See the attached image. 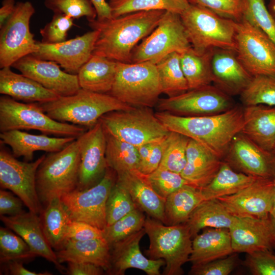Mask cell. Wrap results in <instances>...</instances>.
Returning a JSON list of instances; mask_svg holds the SVG:
<instances>
[{
  "label": "cell",
  "instance_id": "6da1fadb",
  "mask_svg": "<svg viewBox=\"0 0 275 275\" xmlns=\"http://www.w3.org/2000/svg\"><path fill=\"white\" fill-rule=\"evenodd\" d=\"M155 114L169 131L197 141L222 160L243 126V106L240 105L222 113L204 116L183 117L163 111Z\"/></svg>",
  "mask_w": 275,
  "mask_h": 275
},
{
  "label": "cell",
  "instance_id": "7a4b0ae2",
  "mask_svg": "<svg viewBox=\"0 0 275 275\" xmlns=\"http://www.w3.org/2000/svg\"><path fill=\"white\" fill-rule=\"evenodd\" d=\"M165 12L140 11L103 21L96 19L89 21L90 27L99 32L92 54L130 63L133 49L154 30Z\"/></svg>",
  "mask_w": 275,
  "mask_h": 275
},
{
  "label": "cell",
  "instance_id": "3957f363",
  "mask_svg": "<svg viewBox=\"0 0 275 275\" xmlns=\"http://www.w3.org/2000/svg\"><path fill=\"white\" fill-rule=\"evenodd\" d=\"M38 103L55 120L88 128L94 126L106 113L134 107L109 94L95 93L81 88L73 95L60 96L50 101Z\"/></svg>",
  "mask_w": 275,
  "mask_h": 275
},
{
  "label": "cell",
  "instance_id": "277c9868",
  "mask_svg": "<svg viewBox=\"0 0 275 275\" xmlns=\"http://www.w3.org/2000/svg\"><path fill=\"white\" fill-rule=\"evenodd\" d=\"M80 161L77 139L60 151L46 155L36 176L37 194L42 205L45 206L51 200L61 198L76 189Z\"/></svg>",
  "mask_w": 275,
  "mask_h": 275
},
{
  "label": "cell",
  "instance_id": "5b68a950",
  "mask_svg": "<svg viewBox=\"0 0 275 275\" xmlns=\"http://www.w3.org/2000/svg\"><path fill=\"white\" fill-rule=\"evenodd\" d=\"M144 229L150 241L146 254L150 259L164 260L162 274H183L182 267L189 261L192 251V237L186 223L167 225L147 217Z\"/></svg>",
  "mask_w": 275,
  "mask_h": 275
},
{
  "label": "cell",
  "instance_id": "8992f818",
  "mask_svg": "<svg viewBox=\"0 0 275 275\" xmlns=\"http://www.w3.org/2000/svg\"><path fill=\"white\" fill-rule=\"evenodd\" d=\"M180 16L196 52L201 53L212 48L235 50L236 21L191 4Z\"/></svg>",
  "mask_w": 275,
  "mask_h": 275
},
{
  "label": "cell",
  "instance_id": "52a82bcc",
  "mask_svg": "<svg viewBox=\"0 0 275 275\" xmlns=\"http://www.w3.org/2000/svg\"><path fill=\"white\" fill-rule=\"evenodd\" d=\"M161 93L156 64L117 62L109 94L130 106L150 108L156 105Z\"/></svg>",
  "mask_w": 275,
  "mask_h": 275
},
{
  "label": "cell",
  "instance_id": "ba28073f",
  "mask_svg": "<svg viewBox=\"0 0 275 275\" xmlns=\"http://www.w3.org/2000/svg\"><path fill=\"white\" fill-rule=\"evenodd\" d=\"M13 130H35L47 135L76 139L85 128L50 118L37 102H21L6 95L0 97L1 132Z\"/></svg>",
  "mask_w": 275,
  "mask_h": 275
},
{
  "label": "cell",
  "instance_id": "9c48e42d",
  "mask_svg": "<svg viewBox=\"0 0 275 275\" xmlns=\"http://www.w3.org/2000/svg\"><path fill=\"white\" fill-rule=\"evenodd\" d=\"M99 120L106 132L136 147L159 141L170 132L149 107L111 112Z\"/></svg>",
  "mask_w": 275,
  "mask_h": 275
},
{
  "label": "cell",
  "instance_id": "30bf717a",
  "mask_svg": "<svg viewBox=\"0 0 275 275\" xmlns=\"http://www.w3.org/2000/svg\"><path fill=\"white\" fill-rule=\"evenodd\" d=\"M191 47L180 14L166 11L154 30L133 49L130 63L156 64L167 55Z\"/></svg>",
  "mask_w": 275,
  "mask_h": 275
},
{
  "label": "cell",
  "instance_id": "8fae6325",
  "mask_svg": "<svg viewBox=\"0 0 275 275\" xmlns=\"http://www.w3.org/2000/svg\"><path fill=\"white\" fill-rule=\"evenodd\" d=\"M235 52L253 76L275 77V43L264 32L244 18L236 21Z\"/></svg>",
  "mask_w": 275,
  "mask_h": 275
},
{
  "label": "cell",
  "instance_id": "7c38bea8",
  "mask_svg": "<svg viewBox=\"0 0 275 275\" xmlns=\"http://www.w3.org/2000/svg\"><path fill=\"white\" fill-rule=\"evenodd\" d=\"M35 12L29 1L16 3L12 15L1 27L0 67H11L17 61L37 49V42L30 29Z\"/></svg>",
  "mask_w": 275,
  "mask_h": 275
},
{
  "label": "cell",
  "instance_id": "4fadbf2b",
  "mask_svg": "<svg viewBox=\"0 0 275 275\" xmlns=\"http://www.w3.org/2000/svg\"><path fill=\"white\" fill-rule=\"evenodd\" d=\"M115 174L108 167L95 185L85 190L75 189L61 198L72 220L84 222L102 230L106 227V202L117 180Z\"/></svg>",
  "mask_w": 275,
  "mask_h": 275
},
{
  "label": "cell",
  "instance_id": "5bb4252c",
  "mask_svg": "<svg viewBox=\"0 0 275 275\" xmlns=\"http://www.w3.org/2000/svg\"><path fill=\"white\" fill-rule=\"evenodd\" d=\"M4 145L1 143V187L17 195L29 211L40 214L43 207L37 194L36 176L46 155H42L33 162L21 161L6 150Z\"/></svg>",
  "mask_w": 275,
  "mask_h": 275
},
{
  "label": "cell",
  "instance_id": "9a60e30c",
  "mask_svg": "<svg viewBox=\"0 0 275 275\" xmlns=\"http://www.w3.org/2000/svg\"><path fill=\"white\" fill-rule=\"evenodd\" d=\"M236 105L232 97L210 85L188 90L176 96L159 99L156 106L159 111L194 117L222 113Z\"/></svg>",
  "mask_w": 275,
  "mask_h": 275
},
{
  "label": "cell",
  "instance_id": "2e32d148",
  "mask_svg": "<svg viewBox=\"0 0 275 275\" xmlns=\"http://www.w3.org/2000/svg\"><path fill=\"white\" fill-rule=\"evenodd\" d=\"M274 198V178H257L238 193L217 199L234 217L265 218L270 215Z\"/></svg>",
  "mask_w": 275,
  "mask_h": 275
},
{
  "label": "cell",
  "instance_id": "e0dca14e",
  "mask_svg": "<svg viewBox=\"0 0 275 275\" xmlns=\"http://www.w3.org/2000/svg\"><path fill=\"white\" fill-rule=\"evenodd\" d=\"M80 151L79 178L76 189L89 188L98 183L108 168L105 131L99 120L77 138Z\"/></svg>",
  "mask_w": 275,
  "mask_h": 275
},
{
  "label": "cell",
  "instance_id": "ac0fdd59",
  "mask_svg": "<svg viewBox=\"0 0 275 275\" xmlns=\"http://www.w3.org/2000/svg\"><path fill=\"white\" fill-rule=\"evenodd\" d=\"M223 161L235 171L256 178H274L275 155L242 132L232 140Z\"/></svg>",
  "mask_w": 275,
  "mask_h": 275
},
{
  "label": "cell",
  "instance_id": "d6986e66",
  "mask_svg": "<svg viewBox=\"0 0 275 275\" xmlns=\"http://www.w3.org/2000/svg\"><path fill=\"white\" fill-rule=\"evenodd\" d=\"M99 32L96 30L54 44L37 42L33 54L37 58L56 62L69 73L77 74L92 55Z\"/></svg>",
  "mask_w": 275,
  "mask_h": 275
},
{
  "label": "cell",
  "instance_id": "ffe728a7",
  "mask_svg": "<svg viewBox=\"0 0 275 275\" xmlns=\"http://www.w3.org/2000/svg\"><path fill=\"white\" fill-rule=\"evenodd\" d=\"M11 67L59 96L73 95L81 88L77 75L62 70L56 62L37 58L32 54L21 58Z\"/></svg>",
  "mask_w": 275,
  "mask_h": 275
},
{
  "label": "cell",
  "instance_id": "44dd1931",
  "mask_svg": "<svg viewBox=\"0 0 275 275\" xmlns=\"http://www.w3.org/2000/svg\"><path fill=\"white\" fill-rule=\"evenodd\" d=\"M229 231L234 253L275 250V221L271 214L265 218L235 217Z\"/></svg>",
  "mask_w": 275,
  "mask_h": 275
},
{
  "label": "cell",
  "instance_id": "7402d4cb",
  "mask_svg": "<svg viewBox=\"0 0 275 275\" xmlns=\"http://www.w3.org/2000/svg\"><path fill=\"white\" fill-rule=\"evenodd\" d=\"M144 229L111 245V274L123 275L129 268L142 270L148 275H159L160 268L165 265L162 259L147 258L142 253L140 242Z\"/></svg>",
  "mask_w": 275,
  "mask_h": 275
},
{
  "label": "cell",
  "instance_id": "603a6c76",
  "mask_svg": "<svg viewBox=\"0 0 275 275\" xmlns=\"http://www.w3.org/2000/svg\"><path fill=\"white\" fill-rule=\"evenodd\" d=\"M211 70L213 85L231 97L239 96L253 77L240 62L234 50L215 48Z\"/></svg>",
  "mask_w": 275,
  "mask_h": 275
},
{
  "label": "cell",
  "instance_id": "cb8c5ba5",
  "mask_svg": "<svg viewBox=\"0 0 275 275\" xmlns=\"http://www.w3.org/2000/svg\"><path fill=\"white\" fill-rule=\"evenodd\" d=\"M1 221L19 235L37 256L44 258L62 272L66 270L58 261L56 252L48 242L42 228L40 217L29 211L15 216L1 215Z\"/></svg>",
  "mask_w": 275,
  "mask_h": 275
},
{
  "label": "cell",
  "instance_id": "d4e9b609",
  "mask_svg": "<svg viewBox=\"0 0 275 275\" xmlns=\"http://www.w3.org/2000/svg\"><path fill=\"white\" fill-rule=\"evenodd\" d=\"M0 139L1 144L11 147L15 157L22 156L26 161L32 160L36 151L58 152L76 139L73 137H50L43 133L36 135L20 130L1 132Z\"/></svg>",
  "mask_w": 275,
  "mask_h": 275
},
{
  "label": "cell",
  "instance_id": "484cf974",
  "mask_svg": "<svg viewBox=\"0 0 275 275\" xmlns=\"http://www.w3.org/2000/svg\"><path fill=\"white\" fill-rule=\"evenodd\" d=\"M116 175L117 181L128 190L138 207L149 216L164 223L166 199L155 191L147 175L139 170Z\"/></svg>",
  "mask_w": 275,
  "mask_h": 275
},
{
  "label": "cell",
  "instance_id": "4316f807",
  "mask_svg": "<svg viewBox=\"0 0 275 275\" xmlns=\"http://www.w3.org/2000/svg\"><path fill=\"white\" fill-rule=\"evenodd\" d=\"M222 162L202 145L190 139L186 149V163L180 174L190 184L201 189L213 179Z\"/></svg>",
  "mask_w": 275,
  "mask_h": 275
},
{
  "label": "cell",
  "instance_id": "83f0119b",
  "mask_svg": "<svg viewBox=\"0 0 275 275\" xmlns=\"http://www.w3.org/2000/svg\"><path fill=\"white\" fill-rule=\"evenodd\" d=\"M241 132L262 148L273 153L275 106L258 104L243 106V126Z\"/></svg>",
  "mask_w": 275,
  "mask_h": 275
},
{
  "label": "cell",
  "instance_id": "f1b7e54d",
  "mask_svg": "<svg viewBox=\"0 0 275 275\" xmlns=\"http://www.w3.org/2000/svg\"><path fill=\"white\" fill-rule=\"evenodd\" d=\"M11 67H4L0 70L1 94L25 103L46 102L60 97L33 79L13 72Z\"/></svg>",
  "mask_w": 275,
  "mask_h": 275
},
{
  "label": "cell",
  "instance_id": "f546056e",
  "mask_svg": "<svg viewBox=\"0 0 275 275\" xmlns=\"http://www.w3.org/2000/svg\"><path fill=\"white\" fill-rule=\"evenodd\" d=\"M59 262H88L111 269V246L104 238L84 241L67 239L63 248L56 251Z\"/></svg>",
  "mask_w": 275,
  "mask_h": 275
},
{
  "label": "cell",
  "instance_id": "4dcf8cb0",
  "mask_svg": "<svg viewBox=\"0 0 275 275\" xmlns=\"http://www.w3.org/2000/svg\"><path fill=\"white\" fill-rule=\"evenodd\" d=\"M233 253L229 229L208 228L193 238L189 261L200 265Z\"/></svg>",
  "mask_w": 275,
  "mask_h": 275
},
{
  "label": "cell",
  "instance_id": "1f68e13d",
  "mask_svg": "<svg viewBox=\"0 0 275 275\" xmlns=\"http://www.w3.org/2000/svg\"><path fill=\"white\" fill-rule=\"evenodd\" d=\"M117 65V61L92 54L77 74L80 88L95 93L109 94L115 81Z\"/></svg>",
  "mask_w": 275,
  "mask_h": 275
},
{
  "label": "cell",
  "instance_id": "d6a6232c",
  "mask_svg": "<svg viewBox=\"0 0 275 275\" xmlns=\"http://www.w3.org/2000/svg\"><path fill=\"white\" fill-rule=\"evenodd\" d=\"M204 201L200 189L189 184L183 186L166 199L163 224L186 223L193 211Z\"/></svg>",
  "mask_w": 275,
  "mask_h": 275
},
{
  "label": "cell",
  "instance_id": "836d02e7",
  "mask_svg": "<svg viewBox=\"0 0 275 275\" xmlns=\"http://www.w3.org/2000/svg\"><path fill=\"white\" fill-rule=\"evenodd\" d=\"M42 228L51 247L61 249L66 241L68 226L72 219L61 198L49 202L40 214Z\"/></svg>",
  "mask_w": 275,
  "mask_h": 275
},
{
  "label": "cell",
  "instance_id": "e575fe53",
  "mask_svg": "<svg viewBox=\"0 0 275 275\" xmlns=\"http://www.w3.org/2000/svg\"><path fill=\"white\" fill-rule=\"evenodd\" d=\"M235 217L229 213L217 199L204 200L193 211L186 223L193 239L200 231L208 228H227Z\"/></svg>",
  "mask_w": 275,
  "mask_h": 275
},
{
  "label": "cell",
  "instance_id": "d590c367",
  "mask_svg": "<svg viewBox=\"0 0 275 275\" xmlns=\"http://www.w3.org/2000/svg\"><path fill=\"white\" fill-rule=\"evenodd\" d=\"M256 177L238 172L223 160L218 172L201 190L204 200L233 195L252 184Z\"/></svg>",
  "mask_w": 275,
  "mask_h": 275
},
{
  "label": "cell",
  "instance_id": "8d00e7d4",
  "mask_svg": "<svg viewBox=\"0 0 275 275\" xmlns=\"http://www.w3.org/2000/svg\"><path fill=\"white\" fill-rule=\"evenodd\" d=\"M214 48L209 49L200 53L191 47L180 53L181 67L189 90L212 84L211 60Z\"/></svg>",
  "mask_w": 275,
  "mask_h": 275
},
{
  "label": "cell",
  "instance_id": "74e56055",
  "mask_svg": "<svg viewBox=\"0 0 275 275\" xmlns=\"http://www.w3.org/2000/svg\"><path fill=\"white\" fill-rule=\"evenodd\" d=\"M180 58V53L174 52L156 64L162 93L168 97L177 96L189 90L181 67Z\"/></svg>",
  "mask_w": 275,
  "mask_h": 275
},
{
  "label": "cell",
  "instance_id": "f35d334b",
  "mask_svg": "<svg viewBox=\"0 0 275 275\" xmlns=\"http://www.w3.org/2000/svg\"><path fill=\"white\" fill-rule=\"evenodd\" d=\"M105 133V156L108 167L114 170L116 174L139 170L140 157L138 147L121 140L106 131Z\"/></svg>",
  "mask_w": 275,
  "mask_h": 275
},
{
  "label": "cell",
  "instance_id": "ab89813d",
  "mask_svg": "<svg viewBox=\"0 0 275 275\" xmlns=\"http://www.w3.org/2000/svg\"><path fill=\"white\" fill-rule=\"evenodd\" d=\"M108 3L113 18L153 10H164L181 14L190 4L188 0H110Z\"/></svg>",
  "mask_w": 275,
  "mask_h": 275
},
{
  "label": "cell",
  "instance_id": "60d3db41",
  "mask_svg": "<svg viewBox=\"0 0 275 275\" xmlns=\"http://www.w3.org/2000/svg\"><path fill=\"white\" fill-rule=\"evenodd\" d=\"M243 106L264 104L275 106V77L269 75L254 76L239 95Z\"/></svg>",
  "mask_w": 275,
  "mask_h": 275
},
{
  "label": "cell",
  "instance_id": "b9f144b4",
  "mask_svg": "<svg viewBox=\"0 0 275 275\" xmlns=\"http://www.w3.org/2000/svg\"><path fill=\"white\" fill-rule=\"evenodd\" d=\"M189 140L181 133L170 131L166 137L158 168L180 174L186 163V149Z\"/></svg>",
  "mask_w": 275,
  "mask_h": 275
},
{
  "label": "cell",
  "instance_id": "7bdbcfd3",
  "mask_svg": "<svg viewBox=\"0 0 275 275\" xmlns=\"http://www.w3.org/2000/svg\"><path fill=\"white\" fill-rule=\"evenodd\" d=\"M12 231L7 227L0 228L1 263L13 260L23 262L36 257L26 242Z\"/></svg>",
  "mask_w": 275,
  "mask_h": 275
},
{
  "label": "cell",
  "instance_id": "ee69618b",
  "mask_svg": "<svg viewBox=\"0 0 275 275\" xmlns=\"http://www.w3.org/2000/svg\"><path fill=\"white\" fill-rule=\"evenodd\" d=\"M136 208L103 230L104 239L112 245L144 228L146 218Z\"/></svg>",
  "mask_w": 275,
  "mask_h": 275
},
{
  "label": "cell",
  "instance_id": "f6af8a7d",
  "mask_svg": "<svg viewBox=\"0 0 275 275\" xmlns=\"http://www.w3.org/2000/svg\"><path fill=\"white\" fill-rule=\"evenodd\" d=\"M242 17L267 34L275 43V20L264 0H241Z\"/></svg>",
  "mask_w": 275,
  "mask_h": 275
},
{
  "label": "cell",
  "instance_id": "bcb514c9",
  "mask_svg": "<svg viewBox=\"0 0 275 275\" xmlns=\"http://www.w3.org/2000/svg\"><path fill=\"white\" fill-rule=\"evenodd\" d=\"M136 208L128 190L116 180L106 202V226L113 224Z\"/></svg>",
  "mask_w": 275,
  "mask_h": 275
},
{
  "label": "cell",
  "instance_id": "7dc6e473",
  "mask_svg": "<svg viewBox=\"0 0 275 275\" xmlns=\"http://www.w3.org/2000/svg\"><path fill=\"white\" fill-rule=\"evenodd\" d=\"M44 4L53 13H62L73 19L86 17L89 22L97 18L90 0H44Z\"/></svg>",
  "mask_w": 275,
  "mask_h": 275
},
{
  "label": "cell",
  "instance_id": "c3c4849f",
  "mask_svg": "<svg viewBox=\"0 0 275 275\" xmlns=\"http://www.w3.org/2000/svg\"><path fill=\"white\" fill-rule=\"evenodd\" d=\"M147 176L155 191L165 199L180 187L189 184L181 174L160 168Z\"/></svg>",
  "mask_w": 275,
  "mask_h": 275
},
{
  "label": "cell",
  "instance_id": "681fc988",
  "mask_svg": "<svg viewBox=\"0 0 275 275\" xmlns=\"http://www.w3.org/2000/svg\"><path fill=\"white\" fill-rule=\"evenodd\" d=\"M74 25L73 19L65 14L54 13L50 22L40 30L41 42L46 44H54L66 40L68 32Z\"/></svg>",
  "mask_w": 275,
  "mask_h": 275
},
{
  "label": "cell",
  "instance_id": "f907efd6",
  "mask_svg": "<svg viewBox=\"0 0 275 275\" xmlns=\"http://www.w3.org/2000/svg\"><path fill=\"white\" fill-rule=\"evenodd\" d=\"M253 275H275V255L263 250L246 254L243 262Z\"/></svg>",
  "mask_w": 275,
  "mask_h": 275
},
{
  "label": "cell",
  "instance_id": "816d5d0a",
  "mask_svg": "<svg viewBox=\"0 0 275 275\" xmlns=\"http://www.w3.org/2000/svg\"><path fill=\"white\" fill-rule=\"evenodd\" d=\"M239 259L236 253L204 264L191 266L189 274L228 275L237 266Z\"/></svg>",
  "mask_w": 275,
  "mask_h": 275
},
{
  "label": "cell",
  "instance_id": "f5cc1de1",
  "mask_svg": "<svg viewBox=\"0 0 275 275\" xmlns=\"http://www.w3.org/2000/svg\"><path fill=\"white\" fill-rule=\"evenodd\" d=\"M223 17L239 21L242 18L241 0H188Z\"/></svg>",
  "mask_w": 275,
  "mask_h": 275
},
{
  "label": "cell",
  "instance_id": "db71d44e",
  "mask_svg": "<svg viewBox=\"0 0 275 275\" xmlns=\"http://www.w3.org/2000/svg\"><path fill=\"white\" fill-rule=\"evenodd\" d=\"M102 238H104L102 230L87 223L77 221H71L66 234L67 240L84 241Z\"/></svg>",
  "mask_w": 275,
  "mask_h": 275
},
{
  "label": "cell",
  "instance_id": "11a10c76",
  "mask_svg": "<svg viewBox=\"0 0 275 275\" xmlns=\"http://www.w3.org/2000/svg\"><path fill=\"white\" fill-rule=\"evenodd\" d=\"M23 201L10 192L0 190V215L15 216L20 214L23 210Z\"/></svg>",
  "mask_w": 275,
  "mask_h": 275
},
{
  "label": "cell",
  "instance_id": "9f6ffc18",
  "mask_svg": "<svg viewBox=\"0 0 275 275\" xmlns=\"http://www.w3.org/2000/svg\"><path fill=\"white\" fill-rule=\"evenodd\" d=\"M167 136L154 143L148 160L144 168L140 171L141 172L148 175L159 167L163 154Z\"/></svg>",
  "mask_w": 275,
  "mask_h": 275
},
{
  "label": "cell",
  "instance_id": "6f0895ef",
  "mask_svg": "<svg viewBox=\"0 0 275 275\" xmlns=\"http://www.w3.org/2000/svg\"><path fill=\"white\" fill-rule=\"evenodd\" d=\"M66 272L69 275H101L104 269L94 264L88 262L68 263Z\"/></svg>",
  "mask_w": 275,
  "mask_h": 275
},
{
  "label": "cell",
  "instance_id": "680465c9",
  "mask_svg": "<svg viewBox=\"0 0 275 275\" xmlns=\"http://www.w3.org/2000/svg\"><path fill=\"white\" fill-rule=\"evenodd\" d=\"M22 261L18 260L10 261L5 263V273L10 275H50L49 272H36L25 268Z\"/></svg>",
  "mask_w": 275,
  "mask_h": 275
},
{
  "label": "cell",
  "instance_id": "91938a15",
  "mask_svg": "<svg viewBox=\"0 0 275 275\" xmlns=\"http://www.w3.org/2000/svg\"><path fill=\"white\" fill-rule=\"evenodd\" d=\"M97 13L96 19L103 21L113 18L109 3L105 0H90Z\"/></svg>",
  "mask_w": 275,
  "mask_h": 275
},
{
  "label": "cell",
  "instance_id": "94428289",
  "mask_svg": "<svg viewBox=\"0 0 275 275\" xmlns=\"http://www.w3.org/2000/svg\"><path fill=\"white\" fill-rule=\"evenodd\" d=\"M15 0H3L0 9V28L13 13L15 8Z\"/></svg>",
  "mask_w": 275,
  "mask_h": 275
},
{
  "label": "cell",
  "instance_id": "6125c7cd",
  "mask_svg": "<svg viewBox=\"0 0 275 275\" xmlns=\"http://www.w3.org/2000/svg\"><path fill=\"white\" fill-rule=\"evenodd\" d=\"M154 143H148L138 147L140 157L139 171H141L146 164L152 151Z\"/></svg>",
  "mask_w": 275,
  "mask_h": 275
},
{
  "label": "cell",
  "instance_id": "be15d7a7",
  "mask_svg": "<svg viewBox=\"0 0 275 275\" xmlns=\"http://www.w3.org/2000/svg\"><path fill=\"white\" fill-rule=\"evenodd\" d=\"M267 8L275 20V0H269Z\"/></svg>",
  "mask_w": 275,
  "mask_h": 275
},
{
  "label": "cell",
  "instance_id": "e7e4bbea",
  "mask_svg": "<svg viewBox=\"0 0 275 275\" xmlns=\"http://www.w3.org/2000/svg\"><path fill=\"white\" fill-rule=\"evenodd\" d=\"M274 183H275V174L274 177ZM271 215L273 218L274 220L275 221V198H274V201L273 205V207L271 210V212L270 213Z\"/></svg>",
  "mask_w": 275,
  "mask_h": 275
},
{
  "label": "cell",
  "instance_id": "03108f58",
  "mask_svg": "<svg viewBox=\"0 0 275 275\" xmlns=\"http://www.w3.org/2000/svg\"><path fill=\"white\" fill-rule=\"evenodd\" d=\"M273 153H274V155H275V147H274V150H273Z\"/></svg>",
  "mask_w": 275,
  "mask_h": 275
}]
</instances>
